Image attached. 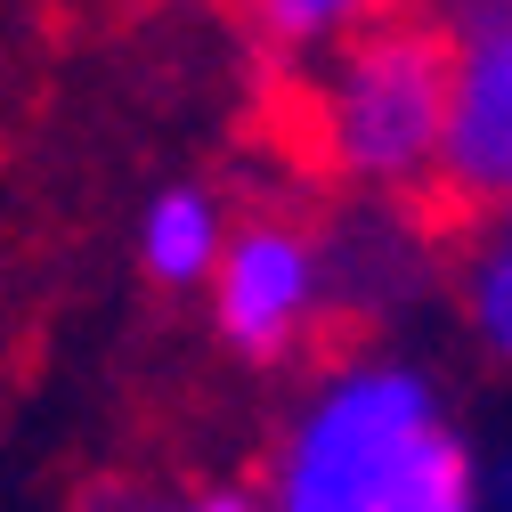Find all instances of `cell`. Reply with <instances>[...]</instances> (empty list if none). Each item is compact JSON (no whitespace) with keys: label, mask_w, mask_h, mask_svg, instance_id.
<instances>
[{"label":"cell","mask_w":512,"mask_h":512,"mask_svg":"<svg viewBox=\"0 0 512 512\" xmlns=\"http://www.w3.org/2000/svg\"><path fill=\"white\" fill-rule=\"evenodd\" d=\"M472 9H512V0H447V9H439V25H447V17H472Z\"/></svg>","instance_id":"9c48e42d"},{"label":"cell","mask_w":512,"mask_h":512,"mask_svg":"<svg viewBox=\"0 0 512 512\" xmlns=\"http://www.w3.org/2000/svg\"><path fill=\"white\" fill-rule=\"evenodd\" d=\"M447 131V25L382 17L342 41L309 82V147L358 196H415L439 179Z\"/></svg>","instance_id":"7a4b0ae2"},{"label":"cell","mask_w":512,"mask_h":512,"mask_svg":"<svg viewBox=\"0 0 512 512\" xmlns=\"http://www.w3.org/2000/svg\"><path fill=\"white\" fill-rule=\"evenodd\" d=\"M114 512H179V496H131V504H114Z\"/></svg>","instance_id":"30bf717a"},{"label":"cell","mask_w":512,"mask_h":512,"mask_svg":"<svg viewBox=\"0 0 512 512\" xmlns=\"http://www.w3.org/2000/svg\"><path fill=\"white\" fill-rule=\"evenodd\" d=\"M431 187L464 212L512 204V9L447 17V131Z\"/></svg>","instance_id":"277c9868"},{"label":"cell","mask_w":512,"mask_h":512,"mask_svg":"<svg viewBox=\"0 0 512 512\" xmlns=\"http://www.w3.org/2000/svg\"><path fill=\"white\" fill-rule=\"evenodd\" d=\"M269 512H480L439 382L415 358H342L277 447Z\"/></svg>","instance_id":"6da1fadb"},{"label":"cell","mask_w":512,"mask_h":512,"mask_svg":"<svg viewBox=\"0 0 512 512\" xmlns=\"http://www.w3.org/2000/svg\"><path fill=\"white\" fill-rule=\"evenodd\" d=\"M179 512H261V496H244V488H204V496H179Z\"/></svg>","instance_id":"ba28073f"},{"label":"cell","mask_w":512,"mask_h":512,"mask_svg":"<svg viewBox=\"0 0 512 512\" xmlns=\"http://www.w3.org/2000/svg\"><path fill=\"white\" fill-rule=\"evenodd\" d=\"M228 17L261 66H309V57H334L342 41L382 25L391 0H228Z\"/></svg>","instance_id":"8992f818"},{"label":"cell","mask_w":512,"mask_h":512,"mask_svg":"<svg viewBox=\"0 0 512 512\" xmlns=\"http://www.w3.org/2000/svg\"><path fill=\"white\" fill-rule=\"evenodd\" d=\"M220 244H228V204L212 196V187H196V179L155 187V196L139 204V220H131V261H139V277L155 293L212 285Z\"/></svg>","instance_id":"5b68a950"},{"label":"cell","mask_w":512,"mask_h":512,"mask_svg":"<svg viewBox=\"0 0 512 512\" xmlns=\"http://www.w3.org/2000/svg\"><path fill=\"white\" fill-rule=\"evenodd\" d=\"M212 334L244 366H285L317 317H326V244L293 212H244L228 220L220 269H212Z\"/></svg>","instance_id":"3957f363"},{"label":"cell","mask_w":512,"mask_h":512,"mask_svg":"<svg viewBox=\"0 0 512 512\" xmlns=\"http://www.w3.org/2000/svg\"><path fill=\"white\" fill-rule=\"evenodd\" d=\"M456 293H464V326H472V342L512 374V204L480 212V236H472V252H464Z\"/></svg>","instance_id":"52a82bcc"}]
</instances>
